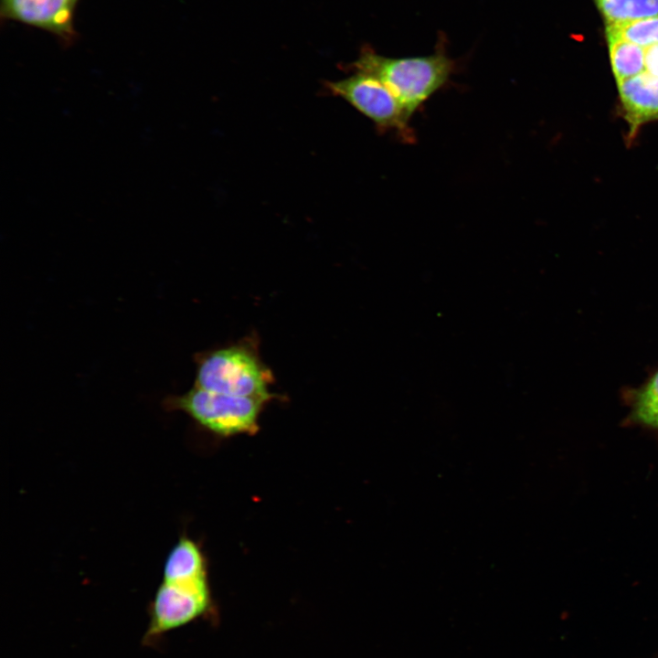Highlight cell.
<instances>
[{
    "label": "cell",
    "instance_id": "6",
    "mask_svg": "<svg viewBox=\"0 0 658 658\" xmlns=\"http://www.w3.org/2000/svg\"><path fill=\"white\" fill-rule=\"evenodd\" d=\"M80 0H1L2 21H16L48 31L65 45L77 37L75 9Z\"/></svg>",
    "mask_w": 658,
    "mask_h": 658
},
{
    "label": "cell",
    "instance_id": "5",
    "mask_svg": "<svg viewBox=\"0 0 658 658\" xmlns=\"http://www.w3.org/2000/svg\"><path fill=\"white\" fill-rule=\"evenodd\" d=\"M210 603L207 576L162 578L149 607V622L143 635L146 644L193 621Z\"/></svg>",
    "mask_w": 658,
    "mask_h": 658
},
{
    "label": "cell",
    "instance_id": "10",
    "mask_svg": "<svg viewBox=\"0 0 658 658\" xmlns=\"http://www.w3.org/2000/svg\"><path fill=\"white\" fill-rule=\"evenodd\" d=\"M606 26L657 16L658 0H593Z\"/></svg>",
    "mask_w": 658,
    "mask_h": 658
},
{
    "label": "cell",
    "instance_id": "3",
    "mask_svg": "<svg viewBox=\"0 0 658 658\" xmlns=\"http://www.w3.org/2000/svg\"><path fill=\"white\" fill-rule=\"evenodd\" d=\"M267 403L193 386L182 395L167 396L163 406L169 411L185 412L196 424L216 435L228 437L256 433L260 415Z\"/></svg>",
    "mask_w": 658,
    "mask_h": 658
},
{
    "label": "cell",
    "instance_id": "2",
    "mask_svg": "<svg viewBox=\"0 0 658 658\" xmlns=\"http://www.w3.org/2000/svg\"><path fill=\"white\" fill-rule=\"evenodd\" d=\"M352 68L382 80L411 119L450 80L456 64L440 42L436 50L428 56L391 58L366 48Z\"/></svg>",
    "mask_w": 658,
    "mask_h": 658
},
{
    "label": "cell",
    "instance_id": "11",
    "mask_svg": "<svg viewBox=\"0 0 658 658\" xmlns=\"http://www.w3.org/2000/svg\"><path fill=\"white\" fill-rule=\"evenodd\" d=\"M631 419L658 431V370L633 395Z\"/></svg>",
    "mask_w": 658,
    "mask_h": 658
},
{
    "label": "cell",
    "instance_id": "7",
    "mask_svg": "<svg viewBox=\"0 0 658 658\" xmlns=\"http://www.w3.org/2000/svg\"><path fill=\"white\" fill-rule=\"evenodd\" d=\"M617 86L631 136L643 124L658 120V78L642 72L617 82Z\"/></svg>",
    "mask_w": 658,
    "mask_h": 658
},
{
    "label": "cell",
    "instance_id": "8",
    "mask_svg": "<svg viewBox=\"0 0 658 658\" xmlns=\"http://www.w3.org/2000/svg\"><path fill=\"white\" fill-rule=\"evenodd\" d=\"M207 575L205 556L197 543L181 536L168 552L163 568V578H188Z\"/></svg>",
    "mask_w": 658,
    "mask_h": 658
},
{
    "label": "cell",
    "instance_id": "1",
    "mask_svg": "<svg viewBox=\"0 0 658 658\" xmlns=\"http://www.w3.org/2000/svg\"><path fill=\"white\" fill-rule=\"evenodd\" d=\"M256 334L239 341L206 350L195 356L194 386L225 395L271 402L279 396L270 387L274 383L271 369L260 354Z\"/></svg>",
    "mask_w": 658,
    "mask_h": 658
},
{
    "label": "cell",
    "instance_id": "9",
    "mask_svg": "<svg viewBox=\"0 0 658 658\" xmlns=\"http://www.w3.org/2000/svg\"><path fill=\"white\" fill-rule=\"evenodd\" d=\"M616 82L644 72L645 48L621 37L606 36Z\"/></svg>",
    "mask_w": 658,
    "mask_h": 658
},
{
    "label": "cell",
    "instance_id": "4",
    "mask_svg": "<svg viewBox=\"0 0 658 658\" xmlns=\"http://www.w3.org/2000/svg\"><path fill=\"white\" fill-rule=\"evenodd\" d=\"M326 89L368 118L381 132H394L403 142L414 141L410 119L403 106L377 77L355 71L346 78L327 82Z\"/></svg>",
    "mask_w": 658,
    "mask_h": 658
},
{
    "label": "cell",
    "instance_id": "12",
    "mask_svg": "<svg viewBox=\"0 0 658 658\" xmlns=\"http://www.w3.org/2000/svg\"><path fill=\"white\" fill-rule=\"evenodd\" d=\"M606 36L621 37L643 48L658 44V16L606 26Z\"/></svg>",
    "mask_w": 658,
    "mask_h": 658
}]
</instances>
